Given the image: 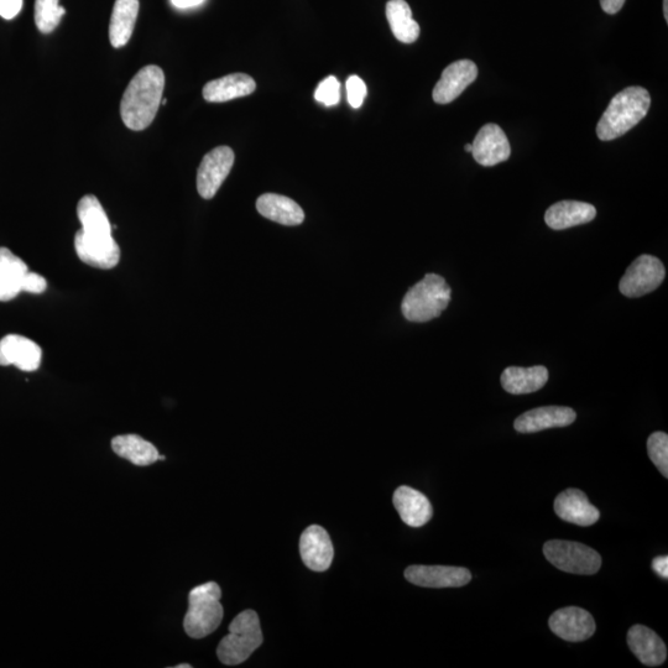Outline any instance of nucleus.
<instances>
[{
    "mask_svg": "<svg viewBox=\"0 0 668 668\" xmlns=\"http://www.w3.org/2000/svg\"><path fill=\"white\" fill-rule=\"evenodd\" d=\"M405 578L424 588H459L472 581V573L463 567L415 565L406 568Z\"/></svg>",
    "mask_w": 668,
    "mask_h": 668,
    "instance_id": "10",
    "label": "nucleus"
},
{
    "mask_svg": "<svg viewBox=\"0 0 668 668\" xmlns=\"http://www.w3.org/2000/svg\"><path fill=\"white\" fill-rule=\"evenodd\" d=\"M46 289H48V281H46L43 276L36 273H30V271L26 273L23 283V291L29 292V294L40 295L43 294Z\"/></svg>",
    "mask_w": 668,
    "mask_h": 668,
    "instance_id": "33",
    "label": "nucleus"
},
{
    "mask_svg": "<svg viewBox=\"0 0 668 668\" xmlns=\"http://www.w3.org/2000/svg\"><path fill=\"white\" fill-rule=\"evenodd\" d=\"M393 503L401 520L407 526L421 527L432 519L433 509L430 500L419 490L403 485L396 489Z\"/></svg>",
    "mask_w": 668,
    "mask_h": 668,
    "instance_id": "19",
    "label": "nucleus"
},
{
    "mask_svg": "<svg viewBox=\"0 0 668 668\" xmlns=\"http://www.w3.org/2000/svg\"><path fill=\"white\" fill-rule=\"evenodd\" d=\"M553 509L558 518L578 526H592L600 518V511L579 489H567L558 495Z\"/></svg>",
    "mask_w": 668,
    "mask_h": 668,
    "instance_id": "17",
    "label": "nucleus"
},
{
    "mask_svg": "<svg viewBox=\"0 0 668 668\" xmlns=\"http://www.w3.org/2000/svg\"><path fill=\"white\" fill-rule=\"evenodd\" d=\"M255 90L257 83L252 77L245 73H232L208 82L203 87V98L210 103H223L250 96Z\"/></svg>",
    "mask_w": 668,
    "mask_h": 668,
    "instance_id": "20",
    "label": "nucleus"
},
{
    "mask_svg": "<svg viewBox=\"0 0 668 668\" xmlns=\"http://www.w3.org/2000/svg\"><path fill=\"white\" fill-rule=\"evenodd\" d=\"M652 570H654L660 577L667 579L668 578V557L660 556L656 557L652 561Z\"/></svg>",
    "mask_w": 668,
    "mask_h": 668,
    "instance_id": "35",
    "label": "nucleus"
},
{
    "mask_svg": "<svg viewBox=\"0 0 668 668\" xmlns=\"http://www.w3.org/2000/svg\"><path fill=\"white\" fill-rule=\"evenodd\" d=\"M576 419L577 414L571 407H537L520 415L514 422V429L520 433H536L570 426Z\"/></svg>",
    "mask_w": 668,
    "mask_h": 668,
    "instance_id": "14",
    "label": "nucleus"
},
{
    "mask_svg": "<svg viewBox=\"0 0 668 668\" xmlns=\"http://www.w3.org/2000/svg\"><path fill=\"white\" fill-rule=\"evenodd\" d=\"M222 591L216 582L193 588L189 596V610L184 620L186 634L192 639H203L218 629L223 620Z\"/></svg>",
    "mask_w": 668,
    "mask_h": 668,
    "instance_id": "4",
    "label": "nucleus"
},
{
    "mask_svg": "<svg viewBox=\"0 0 668 668\" xmlns=\"http://www.w3.org/2000/svg\"><path fill=\"white\" fill-rule=\"evenodd\" d=\"M547 561L563 572L592 576L602 567L597 551L579 542L552 540L544 545Z\"/></svg>",
    "mask_w": 668,
    "mask_h": 668,
    "instance_id": "6",
    "label": "nucleus"
},
{
    "mask_svg": "<svg viewBox=\"0 0 668 668\" xmlns=\"http://www.w3.org/2000/svg\"><path fill=\"white\" fill-rule=\"evenodd\" d=\"M300 552L302 561L310 570L325 572L333 561V544L328 532L323 527L312 525L301 535Z\"/></svg>",
    "mask_w": 668,
    "mask_h": 668,
    "instance_id": "16",
    "label": "nucleus"
},
{
    "mask_svg": "<svg viewBox=\"0 0 668 668\" xmlns=\"http://www.w3.org/2000/svg\"><path fill=\"white\" fill-rule=\"evenodd\" d=\"M191 667H192L191 665L187 664L176 666V668H191Z\"/></svg>",
    "mask_w": 668,
    "mask_h": 668,
    "instance_id": "40",
    "label": "nucleus"
},
{
    "mask_svg": "<svg viewBox=\"0 0 668 668\" xmlns=\"http://www.w3.org/2000/svg\"><path fill=\"white\" fill-rule=\"evenodd\" d=\"M203 2H205V0H171L172 5L179 9L195 8Z\"/></svg>",
    "mask_w": 668,
    "mask_h": 668,
    "instance_id": "37",
    "label": "nucleus"
},
{
    "mask_svg": "<svg viewBox=\"0 0 668 668\" xmlns=\"http://www.w3.org/2000/svg\"><path fill=\"white\" fill-rule=\"evenodd\" d=\"M666 269L661 260L644 254L634 260L620 280L621 294L630 299L645 296L664 283Z\"/></svg>",
    "mask_w": 668,
    "mask_h": 668,
    "instance_id": "7",
    "label": "nucleus"
},
{
    "mask_svg": "<svg viewBox=\"0 0 668 668\" xmlns=\"http://www.w3.org/2000/svg\"><path fill=\"white\" fill-rule=\"evenodd\" d=\"M234 159L236 156L228 146H218L206 154L197 172V190L202 198L211 200L216 196L232 170Z\"/></svg>",
    "mask_w": 668,
    "mask_h": 668,
    "instance_id": "8",
    "label": "nucleus"
},
{
    "mask_svg": "<svg viewBox=\"0 0 668 668\" xmlns=\"http://www.w3.org/2000/svg\"><path fill=\"white\" fill-rule=\"evenodd\" d=\"M386 18L400 43L412 44L419 39L420 25L412 18L410 5L405 0H389L386 4Z\"/></svg>",
    "mask_w": 668,
    "mask_h": 668,
    "instance_id": "28",
    "label": "nucleus"
},
{
    "mask_svg": "<svg viewBox=\"0 0 668 668\" xmlns=\"http://www.w3.org/2000/svg\"><path fill=\"white\" fill-rule=\"evenodd\" d=\"M625 0H600V5L605 13L614 15L620 12V9L623 8Z\"/></svg>",
    "mask_w": 668,
    "mask_h": 668,
    "instance_id": "36",
    "label": "nucleus"
},
{
    "mask_svg": "<svg viewBox=\"0 0 668 668\" xmlns=\"http://www.w3.org/2000/svg\"><path fill=\"white\" fill-rule=\"evenodd\" d=\"M597 216L596 207L586 202L561 201L552 205L545 213L547 226L555 231L581 226L592 222Z\"/></svg>",
    "mask_w": 668,
    "mask_h": 668,
    "instance_id": "21",
    "label": "nucleus"
},
{
    "mask_svg": "<svg viewBox=\"0 0 668 668\" xmlns=\"http://www.w3.org/2000/svg\"><path fill=\"white\" fill-rule=\"evenodd\" d=\"M138 14L139 0H116L109 25V39L113 48L120 49L129 43Z\"/></svg>",
    "mask_w": 668,
    "mask_h": 668,
    "instance_id": "26",
    "label": "nucleus"
},
{
    "mask_svg": "<svg viewBox=\"0 0 668 668\" xmlns=\"http://www.w3.org/2000/svg\"><path fill=\"white\" fill-rule=\"evenodd\" d=\"M647 453L662 476L668 478V436L665 432H655L647 440Z\"/></svg>",
    "mask_w": 668,
    "mask_h": 668,
    "instance_id": "30",
    "label": "nucleus"
},
{
    "mask_svg": "<svg viewBox=\"0 0 668 668\" xmlns=\"http://www.w3.org/2000/svg\"><path fill=\"white\" fill-rule=\"evenodd\" d=\"M23 0H0V17L12 20L22 12Z\"/></svg>",
    "mask_w": 668,
    "mask_h": 668,
    "instance_id": "34",
    "label": "nucleus"
},
{
    "mask_svg": "<svg viewBox=\"0 0 668 668\" xmlns=\"http://www.w3.org/2000/svg\"><path fill=\"white\" fill-rule=\"evenodd\" d=\"M28 271L22 259L7 248H0V301H12L23 291Z\"/></svg>",
    "mask_w": 668,
    "mask_h": 668,
    "instance_id": "24",
    "label": "nucleus"
},
{
    "mask_svg": "<svg viewBox=\"0 0 668 668\" xmlns=\"http://www.w3.org/2000/svg\"><path fill=\"white\" fill-rule=\"evenodd\" d=\"M628 645L641 664L649 667L665 664L667 659L666 644L654 630L647 628V626H631L628 633Z\"/></svg>",
    "mask_w": 668,
    "mask_h": 668,
    "instance_id": "18",
    "label": "nucleus"
},
{
    "mask_svg": "<svg viewBox=\"0 0 668 668\" xmlns=\"http://www.w3.org/2000/svg\"><path fill=\"white\" fill-rule=\"evenodd\" d=\"M66 9L61 7L60 0H36L35 24L43 34H50L60 24Z\"/></svg>",
    "mask_w": 668,
    "mask_h": 668,
    "instance_id": "29",
    "label": "nucleus"
},
{
    "mask_svg": "<svg viewBox=\"0 0 668 668\" xmlns=\"http://www.w3.org/2000/svg\"><path fill=\"white\" fill-rule=\"evenodd\" d=\"M112 450L119 457L128 459L134 466L146 467L159 461V452L153 443L144 440L138 435H123L114 437Z\"/></svg>",
    "mask_w": 668,
    "mask_h": 668,
    "instance_id": "27",
    "label": "nucleus"
},
{
    "mask_svg": "<svg viewBox=\"0 0 668 668\" xmlns=\"http://www.w3.org/2000/svg\"><path fill=\"white\" fill-rule=\"evenodd\" d=\"M264 641L262 626L254 610H245L229 625V634L218 645L219 661L236 666L247 661Z\"/></svg>",
    "mask_w": 668,
    "mask_h": 668,
    "instance_id": "5",
    "label": "nucleus"
},
{
    "mask_svg": "<svg viewBox=\"0 0 668 668\" xmlns=\"http://www.w3.org/2000/svg\"><path fill=\"white\" fill-rule=\"evenodd\" d=\"M501 386L509 394L524 395L539 391L549 382V370L544 365L531 368L509 367L501 374Z\"/></svg>",
    "mask_w": 668,
    "mask_h": 668,
    "instance_id": "22",
    "label": "nucleus"
},
{
    "mask_svg": "<svg viewBox=\"0 0 668 668\" xmlns=\"http://www.w3.org/2000/svg\"><path fill=\"white\" fill-rule=\"evenodd\" d=\"M464 149H466L468 153L472 154L473 146L472 144H467L466 146H464Z\"/></svg>",
    "mask_w": 668,
    "mask_h": 668,
    "instance_id": "39",
    "label": "nucleus"
},
{
    "mask_svg": "<svg viewBox=\"0 0 668 668\" xmlns=\"http://www.w3.org/2000/svg\"><path fill=\"white\" fill-rule=\"evenodd\" d=\"M346 87L349 104H351V106L356 109L362 107L368 92L367 86H365L362 78L358 76L349 77L346 83Z\"/></svg>",
    "mask_w": 668,
    "mask_h": 668,
    "instance_id": "32",
    "label": "nucleus"
},
{
    "mask_svg": "<svg viewBox=\"0 0 668 668\" xmlns=\"http://www.w3.org/2000/svg\"><path fill=\"white\" fill-rule=\"evenodd\" d=\"M550 629L568 643H581L591 639L596 633V621L587 610L568 607L557 610L549 620Z\"/></svg>",
    "mask_w": 668,
    "mask_h": 668,
    "instance_id": "9",
    "label": "nucleus"
},
{
    "mask_svg": "<svg viewBox=\"0 0 668 668\" xmlns=\"http://www.w3.org/2000/svg\"><path fill=\"white\" fill-rule=\"evenodd\" d=\"M478 77V67L473 61L453 62L442 72L441 80L433 88L432 98L438 104H448L457 99Z\"/></svg>",
    "mask_w": 668,
    "mask_h": 668,
    "instance_id": "11",
    "label": "nucleus"
},
{
    "mask_svg": "<svg viewBox=\"0 0 668 668\" xmlns=\"http://www.w3.org/2000/svg\"><path fill=\"white\" fill-rule=\"evenodd\" d=\"M315 99L323 106H336L341 99V83L334 76L327 77L318 85L315 91Z\"/></svg>",
    "mask_w": 668,
    "mask_h": 668,
    "instance_id": "31",
    "label": "nucleus"
},
{
    "mask_svg": "<svg viewBox=\"0 0 668 668\" xmlns=\"http://www.w3.org/2000/svg\"><path fill=\"white\" fill-rule=\"evenodd\" d=\"M651 106L649 91L644 87H628L610 101L597 125V135L603 142L623 137L646 117Z\"/></svg>",
    "mask_w": 668,
    "mask_h": 668,
    "instance_id": "2",
    "label": "nucleus"
},
{
    "mask_svg": "<svg viewBox=\"0 0 668 668\" xmlns=\"http://www.w3.org/2000/svg\"><path fill=\"white\" fill-rule=\"evenodd\" d=\"M77 216L82 224L81 231L87 237L99 239L113 237L112 224L96 196L87 195L81 198L77 206Z\"/></svg>",
    "mask_w": 668,
    "mask_h": 668,
    "instance_id": "25",
    "label": "nucleus"
},
{
    "mask_svg": "<svg viewBox=\"0 0 668 668\" xmlns=\"http://www.w3.org/2000/svg\"><path fill=\"white\" fill-rule=\"evenodd\" d=\"M43 359V351L38 343L19 334H8L0 339V365H15L23 372H35Z\"/></svg>",
    "mask_w": 668,
    "mask_h": 668,
    "instance_id": "13",
    "label": "nucleus"
},
{
    "mask_svg": "<svg viewBox=\"0 0 668 668\" xmlns=\"http://www.w3.org/2000/svg\"><path fill=\"white\" fill-rule=\"evenodd\" d=\"M257 208L260 215L283 226H299L305 219L304 211L294 200L276 193L260 196Z\"/></svg>",
    "mask_w": 668,
    "mask_h": 668,
    "instance_id": "23",
    "label": "nucleus"
},
{
    "mask_svg": "<svg viewBox=\"0 0 668 668\" xmlns=\"http://www.w3.org/2000/svg\"><path fill=\"white\" fill-rule=\"evenodd\" d=\"M664 14L666 22H668V0H664Z\"/></svg>",
    "mask_w": 668,
    "mask_h": 668,
    "instance_id": "38",
    "label": "nucleus"
},
{
    "mask_svg": "<svg viewBox=\"0 0 668 668\" xmlns=\"http://www.w3.org/2000/svg\"><path fill=\"white\" fill-rule=\"evenodd\" d=\"M473 158L479 165L495 166L510 158L511 148L504 130L497 124H485L472 144Z\"/></svg>",
    "mask_w": 668,
    "mask_h": 668,
    "instance_id": "12",
    "label": "nucleus"
},
{
    "mask_svg": "<svg viewBox=\"0 0 668 668\" xmlns=\"http://www.w3.org/2000/svg\"><path fill=\"white\" fill-rule=\"evenodd\" d=\"M452 290L440 275L427 274L404 297L401 311L407 321L429 322L450 305Z\"/></svg>",
    "mask_w": 668,
    "mask_h": 668,
    "instance_id": "3",
    "label": "nucleus"
},
{
    "mask_svg": "<svg viewBox=\"0 0 668 668\" xmlns=\"http://www.w3.org/2000/svg\"><path fill=\"white\" fill-rule=\"evenodd\" d=\"M78 258L92 268L109 270L116 268L120 260V248L114 238L98 239L78 231L75 237Z\"/></svg>",
    "mask_w": 668,
    "mask_h": 668,
    "instance_id": "15",
    "label": "nucleus"
},
{
    "mask_svg": "<svg viewBox=\"0 0 668 668\" xmlns=\"http://www.w3.org/2000/svg\"><path fill=\"white\" fill-rule=\"evenodd\" d=\"M165 90L164 71L149 65L140 70L125 90L120 103L123 123L134 132H142L154 122Z\"/></svg>",
    "mask_w": 668,
    "mask_h": 668,
    "instance_id": "1",
    "label": "nucleus"
}]
</instances>
